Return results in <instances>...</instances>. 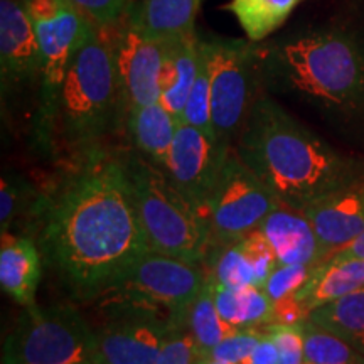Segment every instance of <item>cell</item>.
<instances>
[{
	"mask_svg": "<svg viewBox=\"0 0 364 364\" xmlns=\"http://www.w3.org/2000/svg\"><path fill=\"white\" fill-rule=\"evenodd\" d=\"M188 327L198 343L199 354L209 351L228 336L236 332L218 312L215 304V282L209 273L201 292L198 294L189 311Z\"/></svg>",
	"mask_w": 364,
	"mask_h": 364,
	"instance_id": "d4e9b609",
	"label": "cell"
},
{
	"mask_svg": "<svg viewBox=\"0 0 364 364\" xmlns=\"http://www.w3.org/2000/svg\"><path fill=\"white\" fill-rule=\"evenodd\" d=\"M307 317L364 354V287L314 309Z\"/></svg>",
	"mask_w": 364,
	"mask_h": 364,
	"instance_id": "603a6c76",
	"label": "cell"
},
{
	"mask_svg": "<svg viewBox=\"0 0 364 364\" xmlns=\"http://www.w3.org/2000/svg\"><path fill=\"white\" fill-rule=\"evenodd\" d=\"M115 59L127 113L132 108L161 102L164 41L150 38L132 19L115 41Z\"/></svg>",
	"mask_w": 364,
	"mask_h": 364,
	"instance_id": "4fadbf2b",
	"label": "cell"
},
{
	"mask_svg": "<svg viewBox=\"0 0 364 364\" xmlns=\"http://www.w3.org/2000/svg\"><path fill=\"white\" fill-rule=\"evenodd\" d=\"M164 43L166 61L162 71L161 102L182 122L186 102L201 66L203 41L198 34H193Z\"/></svg>",
	"mask_w": 364,
	"mask_h": 364,
	"instance_id": "ac0fdd59",
	"label": "cell"
},
{
	"mask_svg": "<svg viewBox=\"0 0 364 364\" xmlns=\"http://www.w3.org/2000/svg\"><path fill=\"white\" fill-rule=\"evenodd\" d=\"M213 100V129L225 147H233L255 102V54L236 41H203Z\"/></svg>",
	"mask_w": 364,
	"mask_h": 364,
	"instance_id": "30bf717a",
	"label": "cell"
},
{
	"mask_svg": "<svg viewBox=\"0 0 364 364\" xmlns=\"http://www.w3.org/2000/svg\"><path fill=\"white\" fill-rule=\"evenodd\" d=\"M302 0H231L230 11L253 43L275 33Z\"/></svg>",
	"mask_w": 364,
	"mask_h": 364,
	"instance_id": "cb8c5ba5",
	"label": "cell"
},
{
	"mask_svg": "<svg viewBox=\"0 0 364 364\" xmlns=\"http://www.w3.org/2000/svg\"><path fill=\"white\" fill-rule=\"evenodd\" d=\"M194 364H235V363H226V361H220V359L209 358V356H198Z\"/></svg>",
	"mask_w": 364,
	"mask_h": 364,
	"instance_id": "74e56055",
	"label": "cell"
},
{
	"mask_svg": "<svg viewBox=\"0 0 364 364\" xmlns=\"http://www.w3.org/2000/svg\"><path fill=\"white\" fill-rule=\"evenodd\" d=\"M208 272L203 265L145 252L95 299L102 312L139 309L188 326V316Z\"/></svg>",
	"mask_w": 364,
	"mask_h": 364,
	"instance_id": "8992f818",
	"label": "cell"
},
{
	"mask_svg": "<svg viewBox=\"0 0 364 364\" xmlns=\"http://www.w3.org/2000/svg\"><path fill=\"white\" fill-rule=\"evenodd\" d=\"M100 29L110 27L125 11L129 0H71Z\"/></svg>",
	"mask_w": 364,
	"mask_h": 364,
	"instance_id": "e575fe53",
	"label": "cell"
},
{
	"mask_svg": "<svg viewBox=\"0 0 364 364\" xmlns=\"http://www.w3.org/2000/svg\"><path fill=\"white\" fill-rule=\"evenodd\" d=\"M240 241L245 253H247L250 265L253 268L255 285L262 287L263 289V285L267 284L273 268L279 265V263H277L275 252H273V248L270 247V243H268L265 236H263L258 230L243 236Z\"/></svg>",
	"mask_w": 364,
	"mask_h": 364,
	"instance_id": "1f68e13d",
	"label": "cell"
},
{
	"mask_svg": "<svg viewBox=\"0 0 364 364\" xmlns=\"http://www.w3.org/2000/svg\"><path fill=\"white\" fill-rule=\"evenodd\" d=\"M215 282V304L220 316L236 331H265L273 322V302L262 287L230 289Z\"/></svg>",
	"mask_w": 364,
	"mask_h": 364,
	"instance_id": "44dd1931",
	"label": "cell"
},
{
	"mask_svg": "<svg viewBox=\"0 0 364 364\" xmlns=\"http://www.w3.org/2000/svg\"><path fill=\"white\" fill-rule=\"evenodd\" d=\"M182 122L196 127V129L206 132L209 135H215L213 129V100H211V81H209V71L206 56L203 51L201 66L196 76V81L191 88V93L186 102Z\"/></svg>",
	"mask_w": 364,
	"mask_h": 364,
	"instance_id": "f1b7e54d",
	"label": "cell"
},
{
	"mask_svg": "<svg viewBox=\"0 0 364 364\" xmlns=\"http://www.w3.org/2000/svg\"><path fill=\"white\" fill-rule=\"evenodd\" d=\"M0 68L4 90L39 80L43 56L24 0H0Z\"/></svg>",
	"mask_w": 364,
	"mask_h": 364,
	"instance_id": "5bb4252c",
	"label": "cell"
},
{
	"mask_svg": "<svg viewBox=\"0 0 364 364\" xmlns=\"http://www.w3.org/2000/svg\"><path fill=\"white\" fill-rule=\"evenodd\" d=\"M241 364H279V351H277V346L267 332L260 343L257 344V348L253 349L252 354H250Z\"/></svg>",
	"mask_w": 364,
	"mask_h": 364,
	"instance_id": "d590c367",
	"label": "cell"
},
{
	"mask_svg": "<svg viewBox=\"0 0 364 364\" xmlns=\"http://www.w3.org/2000/svg\"><path fill=\"white\" fill-rule=\"evenodd\" d=\"M203 0H144L136 26L150 38L171 41L196 34V17Z\"/></svg>",
	"mask_w": 364,
	"mask_h": 364,
	"instance_id": "7402d4cb",
	"label": "cell"
},
{
	"mask_svg": "<svg viewBox=\"0 0 364 364\" xmlns=\"http://www.w3.org/2000/svg\"><path fill=\"white\" fill-rule=\"evenodd\" d=\"M38 34L41 70V112L48 132L56 120L58 100L76 49L95 29L93 22L71 0H24Z\"/></svg>",
	"mask_w": 364,
	"mask_h": 364,
	"instance_id": "9c48e42d",
	"label": "cell"
},
{
	"mask_svg": "<svg viewBox=\"0 0 364 364\" xmlns=\"http://www.w3.org/2000/svg\"><path fill=\"white\" fill-rule=\"evenodd\" d=\"M279 351V364H306L302 327L299 324H270L265 327Z\"/></svg>",
	"mask_w": 364,
	"mask_h": 364,
	"instance_id": "4dcf8cb0",
	"label": "cell"
},
{
	"mask_svg": "<svg viewBox=\"0 0 364 364\" xmlns=\"http://www.w3.org/2000/svg\"><path fill=\"white\" fill-rule=\"evenodd\" d=\"M230 149L193 125L181 122L177 127L164 172L203 216Z\"/></svg>",
	"mask_w": 364,
	"mask_h": 364,
	"instance_id": "7c38bea8",
	"label": "cell"
},
{
	"mask_svg": "<svg viewBox=\"0 0 364 364\" xmlns=\"http://www.w3.org/2000/svg\"><path fill=\"white\" fill-rule=\"evenodd\" d=\"M199 348L188 326L172 329L154 364H194Z\"/></svg>",
	"mask_w": 364,
	"mask_h": 364,
	"instance_id": "836d02e7",
	"label": "cell"
},
{
	"mask_svg": "<svg viewBox=\"0 0 364 364\" xmlns=\"http://www.w3.org/2000/svg\"><path fill=\"white\" fill-rule=\"evenodd\" d=\"M279 204L277 196L241 161L235 147H231L204 209L211 236L209 252L257 231Z\"/></svg>",
	"mask_w": 364,
	"mask_h": 364,
	"instance_id": "ba28073f",
	"label": "cell"
},
{
	"mask_svg": "<svg viewBox=\"0 0 364 364\" xmlns=\"http://www.w3.org/2000/svg\"><path fill=\"white\" fill-rule=\"evenodd\" d=\"M125 169L149 248L204 267L211 236L203 213L174 188L166 172L144 157L125 159Z\"/></svg>",
	"mask_w": 364,
	"mask_h": 364,
	"instance_id": "277c9868",
	"label": "cell"
},
{
	"mask_svg": "<svg viewBox=\"0 0 364 364\" xmlns=\"http://www.w3.org/2000/svg\"><path fill=\"white\" fill-rule=\"evenodd\" d=\"M258 231L270 243L279 265H318L327 258L311 220L300 209L280 203Z\"/></svg>",
	"mask_w": 364,
	"mask_h": 364,
	"instance_id": "2e32d148",
	"label": "cell"
},
{
	"mask_svg": "<svg viewBox=\"0 0 364 364\" xmlns=\"http://www.w3.org/2000/svg\"><path fill=\"white\" fill-rule=\"evenodd\" d=\"M364 287V260H324L295 299L307 314Z\"/></svg>",
	"mask_w": 364,
	"mask_h": 364,
	"instance_id": "ffe728a7",
	"label": "cell"
},
{
	"mask_svg": "<svg viewBox=\"0 0 364 364\" xmlns=\"http://www.w3.org/2000/svg\"><path fill=\"white\" fill-rule=\"evenodd\" d=\"M107 322L97 331L95 364H154L172 329L169 317L139 309L103 312Z\"/></svg>",
	"mask_w": 364,
	"mask_h": 364,
	"instance_id": "8fae6325",
	"label": "cell"
},
{
	"mask_svg": "<svg viewBox=\"0 0 364 364\" xmlns=\"http://www.w3.org/2000/svg\"><path fill=\"white\" fill-rule=\"evenodd\" d=\"M43 255L36 243L27 236L2 233L0 245V285L9 297L22 307L36 304Z\"/></svg>",
	"mask_w": 364,
	"mask_h": 364,
	"instance_id": "e0dca14e",
	"label": "cell"
},
{
	"mask_svg": "<svg viewBox=\"0 0 364 364\" xmlns=\"http://www.w3.org/2000/svg\"><path fill=\"white\" fill-rule=\"evenodd\" d=\"M95 363L97 331L68 304L26 307L2 346V364Z\"/></svg>",
	"mask_w": 364,
	"mask_h": 364,
	"instance_id": "52a82bcc",
	"label": "cell"
},
{
	"mask_svg": "<svg viewBox=\"0 0 364 364\" xmlns=\"http://www.w3.org/2000/svg\"><path fill=\"white\" fill-rule=\"evenodd\" d=\"M317 265H277L263 285L273 304L292 299L311 279L314 268Z\"/></svg>",
	"mask_w": 364,
	"mask_h": 364,
	"instance_id": "f546056e",
	"label": "cell"
},
{
	"mask_svg": "<svg viewBox=\"0 0 364 364\" xmlns=\"http://www.w3.org/2000/svg\"><path fill=\"white\" fill-rule=\"evenodd\" d=\"M46 206V198L36 193L24 177L4 174L0 186V230L11 233L16 223L27 216L41 218Z\"/></svg>",
	"mask_w": 364,
	"mask_h": 364,
	"instance_id": "484cf974",
	"label": "cell"
},
{
	"mask_svg": "<svg viewBox=\"0 0 364 364\" xmlns=\"http://www.w3.org/2000/svg\"><path fill=\"white\" fill-rule=\"evenodd\" d=\"M46 263L75 299L95 300L149 252L124 159L91 154L41 215Z\"/></svg>",
	"mask_w": 364,
	"mask_h": 364,
	"instance_id": "6da1fadb",
	"label": "cell"
},
{
	"mask_svg": "<svg viewBox=\"0 0 364 364\" xmlns=\"http://www.w3.org/2000/svg\"><path fill=\"white\" fill-rule=\"evenodd\" d=\"M181 120L167 110L162 102L132 108L129 112V130L135 149L145 161L166 169L172 142Z\"/></svg>",
	"mask_w": 364,
	"mask_h": 364,
	"instance_id": "d6986e66",
	"label": "cell"
},
{
	"mask_svg": "<svg viewBox=\"0 0 364 364\" xmlns=\"http://www.w3.org/2000/svg\"><path fill=\"white\" fill-rule=\"evenodd\" d=\"M235 150L282 204L306 211L364 181V161L344 156L275 100L255 98Z\"/></svg>",
	"mask_w": 364,
	"mask_h": 364,
	"instance_id": "7a4b0ae2",
	"label": "cell"
},
{
	"mask_svg": "<svg viewBox=\"0 0 364 364\" xmlns=\"http://www.w3.org/2000/svg\"><path fill=\"white\" fill-rule=\"evenodd\" d=\"M327 260H364V231L346 247L332 253Z\"/></svg>",
	"mask_w": 364,
	"mask_h": 364,
	"instance_id": "8d00e7d4",
	"label": "cell"
},
{
	"mask_svg": "<svg viewBox=\"0 0 364 364\" xmlns=\"http://www.w3.org/2000/svg\"><path fill=\"white\" fill-rule=\"evenodd\" d=\"M122 98L115 43L95 27L76 49L58 100L63 134L71 144L90 145L112 127Z\"/></svg>",
	"mask_w": 364,
	"mask_h": 364,
	"instance_id": "5b68a950",
	"label": "cell"
},
{
	"mask_svg": "<svg viewBox=\"0 0 364 364\" xmlns=\"http://www.w3.org/2000/svg\"><path fill=\"white\" fill-rule=\"evenodd\" d=\"M204 268L218 284L230 289H245L255 285L253 268L240 240L226 247L211 250L204 262Z\"/></svg>",
	"mask_w": 364,
	"mask_h": 364,
	"instance_id": "83f0119b",
	"label": "cell"
},
{
	"mask_svg": "<svg viewBox=\"0 0 364 364\" xmlns=\"http://www.w3.org/2000/svg\"><path fill=\"white\" fill-rule=\"evenodd\" d=\"M304 213L329 258L364 231V181L336 191Z\"/></svg>",
	"mask_w": 364,
	"mask_h": 364,
	"instance_id": "9a60e30c",
	"label": "cell"
},
{
	"mask_svg": "<svg viewBox=\"0 0 364 364\" xmlns=\"http://www.w3.org/2000/svg\"><path fill=\"white\" fill-rule=\"evenodd\" d=\"M263 336H265V332L262 331H236L235 334L228 336L221 343H218L215 348L199 354V356H209L220 359V361L241 364L257 348V344L260 343Z\"/></svg>",
	"mask_w": 364,
	"mask_h": 364,
	"instance_id": "d6a6232c",
	"label": "cell"
},
{
	"mask_svg": "<svg viewBox=\"0 0 364 364\" xmlns=\"http://www.w3.org/2000/svg\"><path fill=\"white\" fill-rule=\"evenodd\" d=\"M306 364H364V354L306 317L300 322Z\"/></svg>",
	"mask_w": 364,
	"mask_h": 364,
	"instance_id": "4316f807",
	"label": "cell"
},
{
	"mask_svg": "<svg viewBox=\"0 0 364 364\" xmlns=\"http://www.w3.org/2000/svg\"><path fill=\"white\" fill-rule=\"evenodd\" d=\"M260 68L282 88L331 115L364 110V53L341 31H314L258 54Z\"/></svg>",
	"mask_w": 364,
	"mask_h": 364,
	"instance_id": "3957f363",
	"label": "cell"
}]
</instances>
